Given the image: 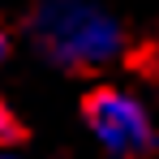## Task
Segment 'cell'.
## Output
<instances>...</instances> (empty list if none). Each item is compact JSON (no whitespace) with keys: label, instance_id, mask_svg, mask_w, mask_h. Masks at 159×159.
<instances>
[{"label":"cell","instance_id":"cell-1","mask_svg":"<svg viewBox=\"0 0 159 159\" xmlns=\"http://www.w3.org/2000/svg\"><path fill=\"white\" fill-rule=\"evenodd\" d=\"M34 43L65 69H99L120 56L125 34L116 17L90 0H43L34 13Z\"/></svg>","mask_w":159,"mask_h":159},{"label":"cell","instance_id":"cell-2","mask_svg":"<svg viewBox=\"0 0 159 159\" xmlns=\"http://www.w3.org/2000/svg\"><path fill=\"white\" fill-rule=\"evenodd\" d=\"M86 129L95 133V142L120 159H138L155 146V112L146 107L142 95L120 90V86H99L86 99Z\"/></svg>","mask_w":159,"mask_h":159},{"label":"cell","instance_id":"cell-3","mask_svg":"<svg viewBox=\"0 0 159 159\" xmlns=\"http://www.w3.org/2000/svg\"><path fill=\"white\" fill-rule=\"evenodd\" d=\"M9 142H17V120H13V112L0 103V146H9Z\"/></svg>","mask_w":159,"mask_h":159},{"label":"cell","instance_id":"cell-4","mask_svg":"<svg viewBox=\"0 0 159 159\" xmlns=\"http://www.w3.org/2000/svg\"><path fill=\"white\" fill-rule=\"evenodd\" d=\"M4 52H9V39H4V26H0V60H4Z\"/></svg>","mask_w":159,"mask_h":159}]
</instances>
